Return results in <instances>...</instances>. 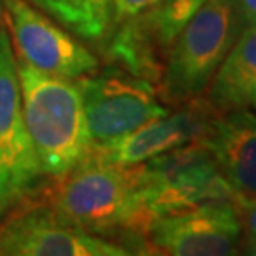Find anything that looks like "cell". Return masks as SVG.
I'll return each instance as SVG.
<instances>
[{"instance_id": "obj_5", "label": "cell", "mask_w": 256, "mask_h": 256, "mask_svg": "<svg viewBox=\"0 0 256 256\" xmlns=\"http://www.w3.org/2000/svg\"><path fill=\"white\" fill-rule=\"evenodd\" d=\"M76 84L93 148L112 144L169 112L154 84L118 66L95 70L78 78Z\"/></svg>"}, {"instance_id": "obj_19", "label": "cell", "mask_w": 256, "mask_h": 256, "mask_svg": "<svg viewBox=\"0 0 256 256\" xmlns=\"http://www.w3.org/2000/svg\"><path fill=\"white\" fill-rule=\"evenodd\" d=\"M250 108H252V110H254V112H256V99H254V101H252V104H250Z\"/></svg>"}, {"instance_id": "obj_8", "label": "cell", "mask_w": 256, "mask_h": 256, "mask_svg": "<svg viewBox=\"0 0 256 256\" xmlns=\"http://www.w3.org/2000/svg\"><path fill=\"white\" fill-rule=\"evenodd\" d=\"M144 236L167 256H238L245 232L232 198L154 216Z\"/></svg>"}, {"instance_id": "obj_10", "label": "cell", "mask_w": 256, "mask_h": 256, "mask_svg": "<svg viewBox=\"0 0 256 256\" xmlns=\"http://www.w3.org/2000/svg\"><path fill=\"white\" fill-rule=\"evenodd\" d=\"M216 112L205 97L176 104L165 116L148 122L120 140L92 150L97 156L118 165H138L150 158L165 154L184 144L202 140Z\"/></svg>"}, {"instance_id": "obj_3", "label": "cell", "mask_w": 256, "mask_h": 256, "mask_svg": "<svg viewBox=\"0 0 256 256\" xmlns=\"http://www.w3.org/2000/svg\"><path fill=\"white\" fill-rule=\"evenodd\" d=\"M241 30L230 0H203L174 38L158 82L165 104H182L205 95L210 80Z\"/></svg>"}, {"instance_id": "obj_15", "label": "cell", "mask_w": 256, "mask_h": 256, "mask_svg": "<svg viewBox=\"0 0 256 256\" xmlns=\"http://www.w3.org/2000/svg\"><path fill=\"white\" fill-rule=\"evenodd\" d=\"M162 0H108V21H110V36L116 28L126 23L128 19L135 18L138 14L154 8ZM108 36V38H110Z\"/></svg>"}, {"instance_id": "obj_4", "label": "cell", "mask_w": 256, "mask_h": 256, "mask_svg": "<svg viewBox=\"0 0 256 256\" xmlns=\"http://www.w3.org/2000/svg\"><path fill=\"white\" fill-rule=\"evenodd\" d=\"M137 173L148 218L234 198L202 140L150 158L137 165Z\"/></svg>"}, {"instance_id": "obj_20", "label": "cell", "mask_w": 256, "mask_h": 256, "mask_svg": "<svg viewBox=\"0 0 256 256\" xmlns=\"http://www.w3.org/2000/svg\"><path fill=\"white\" fill-rule=\"evenodd\" d=\"M230 2H232V4H234V6L238 8V2H239V0H230Z\"/></svg>"}, {"instance_id": "obj_12", "label": "cell", "mask_w": 256, "mask_h": 256, "mask_svg": "<svg viewBox=\"0 0 256 256\" xmlns=\"http://www.w3.org/2000/svg\"><path fill=\"white\" fill-rule=\"evenodd\" d=\"M203 97L216 114L252 104L256 99V23L241 27Z\"/></svg>"}, {"instance_id": "obj_18", "label": "cell", "mask_w": 256, "mask_h": 256, "mask_svg": "<svg viewBox=\"0 0 256 256\" xmlns=\"http://www.w3.org/2000/svg\"><path fill=\"white\" fill-rule=\"evenodd\" d=\"M238 256H256V238L245 236L241 241V248H239Z\"/></svg>"}, {"instance_id": "obj_11", "label": "cell", "mask_w": 256, "mask_h": 256, "mask_svg": "<svg viewBox=\"0 0 256 256\" xmlns=\"http://www.w3.org/2000/svg\"><path fill=\"white\" fill-rule=\"evenodd\" d=\"M234 198L256 200V112L228 110L210 120L202 138Z\"/></svg>"}, {"instance_id": "obj_6", "label": "cell", "mask_w": 256, "mask_h": 256, "mask_svg": "<svg viewBox=\"0 0 256 256\" xmlns=\"http://www.w3.org/2000/svg\"><path fill=\"white\" fill-rule=\"evenodd\" d=\"M2 10L19 61L66 80H78L99 70V57L28 0H2Z\"/></svg>"}, {"instance_id": "obj_2", "label": "cell", "mask_w": 256, "mask_h": 256, "mask_svg": "<svg viewBox=\"0 0 256 256\" xmlns=\"http://www.w3.org/2000/svg\"><path fill=\"white\" fill-rule=\"evenodd\" d=\"M18 80L23 120L40 169L44 176L59 178L92 148L80 88L76 80L46 74L19 59Z\"/></svg>"}, {"instance_id": "obj_1", "label": "cell", "mask_w": 256, "mask_h": 256, "mask_svg": "<svg viewBox=\"0 0 256 256\" xmlns=\"http://www.w3.org/2000/svg\"><path fill=\"white\" fill-rule=\"evenodd\" d=\"M50 205L66 224L104 239L128 232L144 234L150 220L137 165L112 164L92 148L57 178Z\"/></svg>"}, {"instance_id": "obj_17", "label": "cell", "mask_w": 256, "mask_h": 256, "mask_svg": "<svg viewBox=\"0 0 256 256\" xmlns=\"http://www.w3.org/2000/svg\"><path fill=\"white\" fill-rule=\"evenodd\" d=\"M238 16L241 27L256 23V0H239L238 2Z\"/></svg>"}, {"instance_id": "obj_7", "label": "cell", "mask_w": 256, "mask_h": 256, "mask_svg": "<svg viewBox=\"0 0 256 256\" xmlns=\"http://www.w3.org/2000/svg\"><path fill=\"white\" fill-rule=\"evenodd\" d=\"M42 176L23 120L16 52L8 28L0 27V212L30 196Z\"/></svg>"}, {"instance_id": "obj_13", "label": "cell", "mask_w": 256, "mask_h": 256, "mask_svg": "<svg viewBox=\"0 0 256 256\" xmlns=\"http://www.w3.org/2000/svg\"><path fill=\"white\" fill-rule=\"evenodd\" d=\"M80 40L102 48L110 36L108 0H28Z\"/></svg>"}, {"instance_id": "obj_16", "label": "cell", "mask_w": 256, "mask_h": 256, "mask_svg": "<svg viewBox=\"0 0 256 256\" xmlns=\"http://www.w3.org/2000/svg\"><path fill=\"white\" fill-rule=\"evenodd\" d=\"M234 203L238 207L239 218H241V224H243L245 236L256 238V200L234 198Z\"/></svg>"}, {"instance_id": "obj_9", "label": "cell", "mask_w": 256, "mask_h": 256, "mask_svg": "<svg viewBox=\"0 0 256 256\" xmlns=\"http://www.w3.org/2000/svg\"><path fill=\"white\" fill-rule=\"evenodd\" d=\"M0 256H110L99 238L61 220L52 205H28L0 224Z\"/></svg>"}, {"instance_id": "obj_14", "label": "cell", "mask_w": 256, "mask_h": 256, "mask_svg": "<svg viewBox=\"0 0 256 256\" xmlns=\"http://www.w3.org/2000/svg\"><path fill=\"white\" fill-rule=\"evenodd\" d=\"M99 241L110 256H167L164 250L154 247L140 232L122 234L116 241L104 238H99Z\"/></svg>"}]
</instances>
